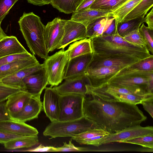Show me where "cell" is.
I'll return each instance as SVG.
<instances>
[{
  "mask_svg": "<svg viewBox=\"0 0 153 153\" xmlns=\"http://www.w3.org/2000/svg\"><path fill=\"white\" fill-rule=\"evenodd\" d=\"M83 105L84 116L110 134L140 125L147 117L135 105L118 101L102 88L86 85Z\"/></svg>",
  "mask_w": 153,
  "mask_h": 153,
  "instance_id": "6da1fadb",
  "label": "cell"
},
{
  "mask_svg": "<svg viewBox=\"0 0 153 153\" xmlns=\"http://www.w3.org/2000/svg\"><path fill=\"white\" fill-rule=\"evenodd\" d=\"M92 53L97 54L119 57H130L143 60L153 56L146 46L131 43L118 33L116 25L111 35L90 38Z\"/></svg>",
  "mask_w": 153,
  "mask_h": 153,
  "instance_id": "7a4b0ae2",
  "label": "cell"
},
{
  "mask_svg": "<svg viewBox=\"0 0 153 153\" xmlns=\"http://www.w3.org/2000/svg\"><path fill=\"white\" fill-rule=\"evenodd\" d=\"M20 30L34 55L44 59L49 56L44 39L45 26L40 17L33 12H24L18 21Z\"/></svg>",
  "mask_w": 153,
  "mask_h": 153,
  "instance_id": "3957f363",
  "label": "cell"
},
{
  "mask_svg": "<svg viewBox=\"0 0 153 153\" xmlns=\"http://www.w3.org/2000/svg\"><path fill=\"white\" fill-rule=\"evenodd\" d=\"M100 129L93 122L84 116L77 120L66 121L51 122L43 132L45 136L52 138L72 137L87 131Z\"/></svg>",
  "mask_w": 153,
  "mask_h": 153,
  "instance_id": "277c9868",
  "label": "cell"
},
{
  "mask_svg": "<svg viewBox=\"0 0 153 153\" xmlns=\"http://www.w3.org/2000/svg\"><path fill=\"white\" fill-rule=\"evenodd\" d=\"M68 59L64 48L48 57L43 64L51 87L58 86L64 79L65 68Z\"/></svg>",
  "mask_w": 153,
  "mask_h": 153,
  "instance_id": "5b68a950",
  "label": "cell"
},
{
  "mask_svg": "<svg viewBox=\"0 0 153 153\" xmlns=\"http://www.w3.org/2000/svg\"><path fill=\"white\" fill-rule=\"evenodd\" d=\"M85 96L76 94L61 95L58 121L73 120L84 116L83 105Z\"/></svg>",
  "mask_w": 153,
  "mask_h": 153,
  "instance_id": "8992f818",
  "label": "cell"
},
{
  "mask_svg": "<svg viewBox=\"0 0 153 153\" xmlns=\"http://www.w3.org/2000/svg\"><path fill=\"white\" fill-rule=\"evenodd\" d=\"M153 134L152 126L142 127L140 125L126 128L117 132L110 134L100 139H94L86 145L98 147L112 142H118L146 135Z\"/></svg>",
  "mask_w": 153,
  "mask_h": 153,
  "instance_id": "52a82bcc",
  "label": "cell"
},
{
  "mask_svg": "<svg viewBox=\"0 0 153 153\" xmlns=\"http://www.w3.org/2000/svg\"><path fill=\"white\" fill-rule=\"evenodd\" d=\"M66 20L56 17L45 26L44 39L48 53L57 49L63 37Z\"/></svg>",
  "mask_w": 153,
  "mask_h": 153,
  "instance_id": "ba28073f",
  "label": "cell"
},
{
  "mask_svg": "<svg viewBox=\"0 0 153 153\" xmlns=\"http://www.w3.org/2000/svg\"><path fill=\"white\" fill-rule=\"evenodd\" d=\"M141 60L133 57L113 56L92 53L91 59L87 69L102 67H126L137 63Z\"/></svg>",
  "mask_w": 153,
  "mask_h": 153,
  "instance_id": "9c48e42d",
  "label": "cell"
},
{
  "mask_svg": "<svg viewBox=\"0 0 153 153\" xmlns=\"http://www.w3.org/2000/svg\"><path fill=\"white\" fill-rule=\"evenodd\" d=\"M125 68L113 67L87 68L85 75L88 79L89 85L94 88H101L105 86L118 72Z\"/></svg>",
  "mask_w": 153,
  "mask_h": 153,
  "instance_id": "30bf717a",
  "label": "cell"
},
{
  "mask_svg": "<svg viewBox=\"0 0 153 153\" xmlns=\"http://www.w3.org/2000/svg\"><path fill=\"white\" fill-rule=\"evenodd\" d=\"M61 95L53 87L45 88L42 108L46 116L51 122L58 121L60 111Z\"/></svg>",
  "mask_w": 153,
  "mask_h": 153,
  "instance_id": "8fae6325",
  "label": "cell"
},
{
  "mask_svg": "<svg viewBox=\"0 0 153 153\" xmlns=\"http://www.w3.org/2000/svg\"><path fill=\"white\" fill-rule=\"evenodd\" d=\"M25 91L32 96L40 97L48 85L45 70L42 69L25 76L23 79Z\"/></svg>",
  "mask_w": 153,
  "mask_h": 153,
  "instance_id": "7c38bea8",
  "label": "cell"
},
{
  "mask_svg": "<svg viewBox=\"0 0 153 153\" xmlns=\"http://www.w3.org/2000/svg\"><path fill=\"white\" fill-rule=\"evenodd\" d=\"M87 38L86 28L83 25L71 19L66 20L63 36L57 49L64 48L72 42Z\"/></svg>",
  "mask_w": 153,
  "mask_h": 153,
  "instance_id": "4fadbf2b",
  "label": "cell"
},
{
  "mask_svg": "<svg viewBox=\"0 0 153 153\" xmlns=\"http://www.w3.org/2000/svg\"><path fill=\"white\" fill-rule=\"evenodd\" d=\"M92 53L77 56L68 60L65 70L66 80L84 75L92 57Z\"/></svg>",
  "mask_w": 153,
  "mask_h": 153,
  "instance_id": "5bb4252c",
  "label": "cell"
},
{
  "mask_svg": "<svg viewBox=\"0 0 153 153\" xmlns=\"http://www.w3.org/2000/svg\"><path fill=\"white\" fill-rule=\"evenodd\" d=\"M40 97L32 96L22 109L10 117L11 119L25 122L37 118L42 108Z\"/></svg>",
  "mask_w": 153,
  "mask_h": 153,
  "instance_id": "9a60e30c",
  "label": "cell"
},
{
  "mask_svg": "<svg viewBox=\"0 0 153 153\" xmlns=\"http://www.w3.org/2000/svg\"><path fill=\"white\" fill-rule=\"evenodd\" d=\"M134 85L147 87L153 93V76L145 77L138 76H124L115 77L110 79L106 86L120 87Z\"/></svg>",
  "mask_w": 153,
  "mask_h": 153,
  "instance_id": "2e32d148",
  "label": "cell"
},
{
  "mask_svg": "<svg viewBox=\"0 0 153 153\" xmlns=\"http://www.w3.org/2000/svg\"><path fill=\"white\" fill-rule=\"evenodd\" d=\"M65 80L60 85L54 87L60 95L76 94L85 95L86 85H89V82L85 75Z\"/></svg>",
  "mask_w": 153,
  "mask_h": 153,
  "instance_id": "e0dca14e",
  "label": "cell"
},
{
  "mask_svg": "<svg viewBox=\"0 0 153 153\" xmlns=\"http://www.w3.org/2000/svg\"><path fill=\"white\" fill-rule=\"evenodd\" d=\"M0 131L22 136H36L39 134L35 128L11 119L0 120Z\"/></svg>",
  "mask_w": 153,
  "mask_h": 153,
  "instance_id": "ac0fdd59",
  "label": "cell"
},
{
  "mask_svg": "<svg viewBox=\"0 0 153 153\" xmlns=\"http://www.w3.org/2000/svg\"><path fill=\"white\" fill-rule=\"evenodd\" d=\"M44 68L43 64L27 67L0 79L4 84L19 88L25 91L23 82V79L26 76L36 72Z\"/></svg>",
  "mask_w": 153,
  "mask_h": 153,
  "instance_id": "d6986e66",
  "label": "cell"
},
{
  "mask_svg": "<svg viewBox=\"0 0 153 153\" xmlns=\"http://www.w3.org/2000/svg\"><path fill=\"white\" fill-rule=\"evenodd\" d=\"M112 11L97 9L88 8L72 13L71 19L81 23L86 27L90 24L102 17H112Z\"/></svg>",
  "mask_w": 153,
  "mask_h": 153,
  "instance_id": "ffe728a7",
  "label": "cell"
},
{
  "mask_svg": "<svg viewBox=\"0 0 153 153\" xmlns=\"http://www.w3.org/2000/svg\"><path fill=\"white\" fill-rule=\"evenodd\" d=\"M32 96L21 91L10 96L6 102V107L10 117L20 111Z\"/></svg>",
  "mask_w": 153,
  "mask_h": 153,
  "instance_id": "44dd1931",
  "label": "cell"
},
{
  "mask_svg": "<svg viewBox=\"0 0 153 153\" xmlns=\"http://www.w3.org/2000/svg\"><path fill=\"white\" fill-rule=\"evenodd\" d=\"M28 52L15 36H7L0 40V58Z\"/></svg>",
  "mask_w": 153,
  "mask_h": 153,
  "instance_id": "7402d4cb",
  "label": "cell"
},
{
  "mask_svg": "<svg viewBox=\"0 0 153 153\" xmlns=\"http://www.w3.org/2000/svg\"><path fill=\"white\" fill-rule=\"evenodd\" d=\"M33 57L13 61L0 66V79L24 68L39 64Z\"/></svg>",
  "mask_w": 153,
  "mask_h": 153,
  "instance_id": "603a6c76",
  "label": "cell"
},
{
  "mask_svg": "<svg viewBox=\"0 0 153 153\" xmlns=\"http://www.w3.org/2000/svg\"><path fill=\"white\" fill-rule=\"evenodd\" d=\"M91 39L85 38L74 42L65 51L68 59L79 56L92 53Z\"/></svg>",
  "mask_w": 153,
  "mask_h": 153,
  "instance_id": "cb8c5ba5",
  "label": "cell"
},
{
  "mask_svg": "<svg viewBox=\"0 0 153 153\" xmlns=\"http://www.w3.org/2000/svg\"><path fill=\"white\" fill-rule=\"evenodd\" d=\"M114 18L106 17L100 18L86 27V36L92 38L101 35L107 29Z\"/></svg>",
  "mask_w": 153,
  "mask_h": 153,
  "instance_id": "d4e9b609",
  "label": "cell"
},
{
  "mask_svg": "<svg viewBox=\"0 0 153 153\" xmlns=\"http://www.w3.org/2000/svg\"><path fill=\"white\" fill-rule=\"evenodd\" d=\"M106 93L117 101L135 105L141 104L143 101L153 98V94L152 93L144 94H136Z\"/></svg>",
  "mask_w": 153,
  "mask_h": 153,
  "instance_id": "484cf974",
  "label": "cell"
},
{
  "mask_svg": "<svg viewBox=\"0 0 153 153\" xmlns=\"http://www.w3.org/2000/svg\"><path fill=\"white\" fill-rule=\"evenodd\" d=\"M39 142L38 135L27 136L11 140L4 144V146L6 149L13 150L31 147L37 145Z\"/></svg>",
  "mask_w": 153,
  "mask_h": 153,
  "instance_id": "4316f807",
  "label": "cell"
},
{
  "mask_svg": "<svg viewBox=\"0 0 153 153\" xmlns=\"http://www.w3.org/2000/svg\"><path fill=\"white\" fill-rule=\"evenodd\" d=\"M102 88L106 92L122 94H144L153 93L146 87L140 85L125 86L117 87L106 86Z\"/></svg>",
  "mask_w": 153,
  "mask_h": 153,
  "instance_id": "83f0119b",
  "label": "cell"
},
{
  "mask_svg": "<svg viewBox=\"0 0 153 153\" xmlns=\"http://www.w3.org/2000/svg\"><path fill=\"white\" fill-rule=\"evenodd\" d=\"M153 0H142L123 19L122 22L139 18H144L153 7Z\"/></svg>",
  "mask_w": 153,
  "mask_h": 153,
  "instance_id": "f1b7e54d",
  "label": "cell"
},
{
  "mask_svg": "<svg viewBox=\"0 0 153 153\" xmlns=\"http://www.w3.org/2000/svg\"><path fill=\"white\" fill-rule=\"evenodd\" d=\"M142 0H128L120 7L112 12L111 16L117 23L122 22L124 18Z\"/></svg>",
  "mask_w": 153,
  "mask_h": 153,
  "instance_id": "f546056e",
  "label": "cell"
},
{
  "mask_svg": "<svg viewBox=\"0 0 153 153\" xmlns=\"http://www.w3.org/2000/svg\"><path fill=\"white\" fill-rule=\"evenodd\" d=\"M81 0H51V4L60 12L69 14L75 12Z\"/></svg>",
  "mask_w": 153,
  "mask_h": 153,
  "instance_id": "4dcf8cb0",
  "label": "cell"
},
{
  "mask_svg": "<svg viewBox=\"0 0 153 153\" xmlns=\"http://www.w3.org/2000/svg\"><path fill=\"white\" fill-rule=\"evenodd\" d=\"M143 19L144 18H139L119 23H117L116 21L118 34L123 37L132 31L139 28L141 24L143 23Z\"/></svg>",
  "mask_w": 153,
  "mask_h": 153,
  "instance_id": "1f68e13d",
  "label": "cell"
},
{
  "mask_svg": "<svg viewBox=\"0 0 153 153\" xmlns=\"http://www.w3.org/2000/svg\"><path fill=\"white\" fill-rule=\"evenodd\" d=\"M128 0H96L89 8L110 11L118 9Z\"/></svg>",
  "mask_w": 153,
  "mask_h": 153,
  "instance_id": "d6a6232c",
  "label": "cell"
},
{
  "mask_svg": "<svg viewBox=\"0 0 153 153\" xmlns=\"http://www.w3.org/2000/svg\"><path fill=\"white\" fill-rule=\"evenodd\" d=\"M109 132L101 129H94L87 131L71 137V140H74L79 143L80 141L86 139L99 136H107Z\"/></svg>",
  "mask_w": 153,
  "mask_h": 153,
  "instance_id": "836d02e7",
  "label": "cell"
},
{
  "mask_svg": "<svg viewBox=\"0 0 153 153\" xmlns=\"http://www.w3.org/2000/svg\"><path fill=\"white\" fill-rule=\"evenodd\" d=\"M119 143L136 144L143 147L153 149V134L125 140Z\"/></svg>",
  "mask_w": 153,
  "mask_h": 153,
  "instance_id": "e575fe53",
  "label": "cell"
},
{
  "mask_svg": "<svg viewBox=\"0 0 153 153\" xmlns=\"http://www.w3.org/2000/svg\"><path fill=\"white\" fill-rule=\"evenodd\" d=\"M139 30L145 42L147 49L153 55V30L148 28L143 23L140 26Z\"/></svg>",
  "mask_w": 153,
  "mask_h": 153,
  "instance_id": "d590c367",
  "label": "cell"
},
{
  "mask_svg": "<svg viewBox=\"0 0 153 153\" xmlns=\"http://www.w3.org/2000/svg\"><path fill=\"white\" fill-rule=\"evenodd\" d=\"M63 145L61 147H55L52 146L51 152H87L92 151V149L88 148L76 146L72 143L71 140L69 141L68 143L65 142H63Z\"/></svg>",
  "mask_w": 153,
  "mask_h": 153,
  "instance_id": "8d00e7d4",
  "label": "cell"
},
{
  "mask_svg": "<svg viewBox=\"0 0 153 153\" xmlns=\"http://www.w3.org/2000/svg\"><path fill=\"white\" fill-rule=\"evenodd\" d=\"M139 29L129 33L123 36V38L128 42L133 44L146 46L145 42L140 32Z\"/></svg>",
  "mask_w": 153,
  "mask_h": 153,
  "instance_id": "74e56055",
  "label": "cell"
},
{
  "mask_svg": "<svg viewBox=\"0 0 153 153\" xmlns=\"http://www.w3.org/2000/svg\"><path fill=\"white\" fill-rule=\"evenodd\" d=\"M21 91L19 88L4 84L0 80V102L7 100L12 94Z\"/></svg>",
  "mask_w": 153,
  "mask_h": 153,
  "instance_id": "f35d334b",
  "label": "cell"
},
{
  "mask_svg": "<svg viewBox=\"0 0 153 153\" xmlns=\"http://www.w3.org/2000/svg\"><path fill=\"white\" fill-rule=\"evenodd\" d=\"M34 56L28 52L7 56L0 58V66L16 60L33 57Z\"/></svg>",
  "mask_w": 153,
  "mask_h": 153,
  "instance_id": "ab89813d",
  "label": "cell"
},
{
  "mask_svg": "<svg viewBox=\"0 0 153 153\" xmlns=\"http://www.w3.org/2000/svg\"><path fill=\"white\" fill-rule=\"evenodd\" d=\"M134 69L146 71H153V56L142 60L131 65Z\"/></svg>",
  "mask_w": 153,
  "mask_h": 153,
  "instance_id": "60d3db41",
  "label": "cell"
},
{
  "mask_svg": "<svg viewBox=\"0 0 153 153\" xmlns=\"http://www.w3.org/2000/svg\"><path fill=\"white\" fill-rule=\"evenodd\" d=\"M18 0H0V25L13 6Z\"/></svg>",
  "mask_w": 153,
  "mask_h": 153,
  "instance_id": "b9f144b4",
  "label": "cell"
},
{
  "mask_svg": "<svg viewBox=\"0 0 153 153\" xmlns=\"http://www.w3.org/2000/svg\"><path fill=\"white\" fill-rule=\"evenodd\" d=\"M26 136H27L21 135L0 131V143L4 144L11 140Z\"/></svg>",
  "mask_w": 153,
  "mask_h": 153,
  "instance_id": "7bdbcfd3",
  "label": "cell"
},
{
  "mask_svg": "<svg viewBox=\"0 0 153 153\" xmlns=\"http://www.w3.org/2000/svg\"><path fill=\"white\" fill-rule=\"evenodd\" d=\"M96 0H81L78 5L75 12H79L89 8Z\"/></svg>",
  "mask_w": 153,
  "mask_h": 153,
  "instance_id": "ee69618b",
  "label": "cell"
},
{
  "mask_svg": "<svg viewBox=\"0 0 153 153\" xmlns=\"http://www.w3.org/2000/svg\"><path fill=\"white\" fill-rule=\"evenodd\" d=\"M10 119L6 107L5 101L0 102V120Z\"/></svg>",
  "mask_w": 153,
  "mask_h": 153,
  "instance_id": "f6af8a7d",
  "label": "cell"
},
{
  "mask_svg": "<svg viewBox=\"0 0 153 153\" xmlns=\"http://www.w3.org/2000/svg\"><path fill=\"white\" fill-rule=\"evenodd\" d=\"M144 109L153 117V98L143 101L142 103Z\"/></svg>",
  "mask_w": 153,
  "mask_h": 153,
  "instance_id": "bcb514c9",
  "label": "cell"
},
{
  "mask_svg": "<svg viewBox=\"0 0 153 153\" xmlns=\"http://www.w3.org/2000/svg\"><path fill=\"white\" fill-rule=\"evenodd\" d=\"M143 23H146L147 27L151 30H153V8H152L150 12L144 18Z\"/></svg>",
  "mask_w": 153,
  "mask_h": 153,
  "instance_id": "7dc6e473",
  "label": "cell"
},
{
  "mask_svg": "<svg viewBox=\"0 0 153 153\" xmlns=\"http://www.w3.org/2000/svg\"><path fill=\"white\" fill-rule=\"evenodd\" d=\"M116 27V22L115 19L108 27L106 30L103 32L102 35H109L113 34L115 30Z\"/></svg>",
  "mask_w": 153,
  "mask_h": 153,
  "instance_id": "c3c4849f",
  "label": "cell"
},
{
  "mask_svg": "<svg viewBox=\"0 0 153 153\" xmlns=\"http://www.w3.org/2000/svg\"><path fill=\"white\" fill-rule=\"evenodd\" d=\"M28 3L36 5L42 6L50 4L51 0H26Z\"/></svg>",
  "mask_w": 153,
  "mask_h": 153,
  "instance_id": "681fc988",
  "label": "cell"
},
{
  "mask_svg": "<svg viewBox=\"0 0 153 153\" xmlns=\"http://www.w3.org/2000/svg\"><path fill=\"white\" fill-rule=\"evenodd\" d=\"M52 146H45L42 144H40L37 147L29 150L31 152H51Z\"/></svg>",
  "mask_w": 153,
  "mask_h": 153,
  "instance_id": "f907efd6",
  "label": "cell"
},
{
  "mask_svg": "<svg viewBox=\"0 0 153 153\" xmlns=\"http://www.w3.org/2000/svg\"><path fill=\"white\" fill-rule=\"evenodd\" d=\"M7 36V35L4 32L0 25V40Z\"/></svg>",
  "mask_w": 153,
  "mask_h": 153,
  "instance_id": "816d5d0a",
  "label": "cell"
}]
</instances>
